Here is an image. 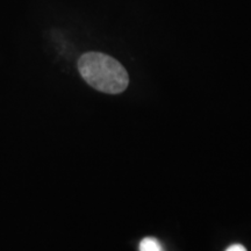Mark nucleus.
Listing matches in <instances>:
<instances>
[{"mask_svg":"<svg viewBox=\"0 0 251 251\" xmlns=\"http://www.w3.org/2000/svg\"><path fill=\"white\" fill-rule=\"evenodd\" d=\"M78 70L90 86L103 93H121L129 84V76L124 65L101 52L81 55L78 61Z\"/></svg>","mask_w":251,"mask_h":251,"instance_id":"1","label":"nucleus"},{"mask_svg":"<svg viewBox=\"0 0 251 251\" xmlns=\"http://www.w3.org/2000/svg\"><path fill=\"white\" fill-rule=\"evenodd\" d=\"M140 251H165L164 248L155 237H144L140 243Z\"/></svg>","mask_w":251,"mask_h":251,"instance_id":"2","label":"nucleus"},{"mask_svg":"<svg viewBox=\"0 0 251 251\" xmlns=\"http://www.w3.org/2000/svg\"><path fill=\"white\" fill-rule=\"evenodd\" d=\"M226 251H247V249L246 247L242 246V244H233V246L227 248Z\"/></svg>","mask_w":251,"mask_h":251,"instance_id":"3","label":"nucleus"}]
</instances>
